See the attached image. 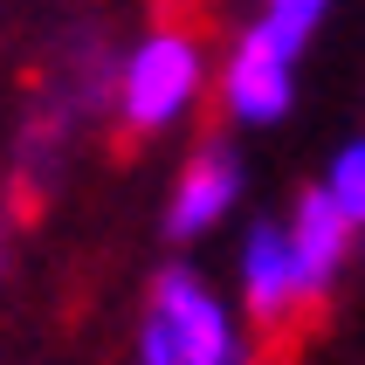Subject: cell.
Masks as SVG:
<instances>
[{"label": "cell", "mask_w": 365, "mask_h": 365, "mask_svg": "<svg viewBox=\"0 0 365 365\" xmlns=\"http://www.w3.org/2000/svg\"><path fill=\"white\" fill-rule=\"evenodd\" d=\"M207 97H214V56H207V35L186 21L145 28L110 76V118L124 138H173Z\"/></svg>", "instance_id": "1"}, {"label": "cell", "mask_w": 365, "mask_h": 365, "mask_svg": "<svg viewBox=\"0 0 365 365\" xmlns=\"http://www.w3.org/2000/svg\"><path fill=\"white\" fill-rule=\"evenodd\" d=\"M131 359L138 365H255V331L193 262H173L145 289Z\"/></svg>", "instance_id": "2"}, {"label": "cell", "mask_w": 365, "mask_h": 365, "mask_svg": "<svg viewBox=\"0 0 365 365\" xmlns=\"http://www.w3.org/2000/svg\"><path fill=\"white\" fill-rule=\"evenodd\" d=\"M235 310H242L255 331H289L310 304L304 276H297V255H289L283 214L242 227V248H235Z\"/></svg>", "instance_id": "3"}, {"label": "cell", "mask_w": 365, "mask_h": 365, "mask_svg": "<svg viewBox=\"0 0 365 365\" xmlns=\"http://www.w3.org/2000/svg\"><path fill=\"white\" fill-rule=\"evenodd\" d=\"M242 193H248V173H242L235 138H200L180 159L173 186H165V235H173V242H200V235H214L221 221H235Z\"/></svg>", "instance_id": "4"}, {"label": "cell", "mask_w": 365, "mask_h": 365, "mask_svg": "<svg viewBox=\"0 0 365 365\" xmlns=\"http://www.w3.org/2000/svg\"><path fill=\"white\" fill-rule=\"evenodd\" d=\"M283 235H289V255H297V276H304L310 304H324L331 289L351 276V255H359V227L324 200V186L310 180L283 214Z\"/></svg>", "instance_id": "5"}, {"label": "cell", "mask_w": 365, "mask_h": 365, "mask_svg": "<svg viewBox=\"0 0 365 365\" xmlns=\"http://www.w3.org/2000/svg\"><path fill=\"white\" fill-rule=\"evenodd\" d=\"M324 21H331V0H262V7L242 21L235 41H248V48H262V56H276V62H289V69H304L310 41L324 35Z\"/></svg>", "instance_id": "6"}, {"label": "cell", "mask_w": 365, "mask_h": 365, "mask_svg": "<svg viewBox=\"0 0 365 365\" xmlns=\"http://www.w3.org/2000/svg\"><path fill=\"white\" fill-rule=\"evenodd\" d=\"M317 186H324V200L359 227V242H365V131H359V138H345V145L324 159Z\"/></svg>", "instance_id": "7"}, {"label": "cell", "mask_w": 365, "mask_h": 365, "mask_svg": "<svg viewBox=\"0 0 365 365\" xmlns=\"http://www.w3.org/2000/svg\"><path fill=\"white\" fill-rule=\"evenodd\" d=\"M0 269H7V221H0Z\"/></svg>", "instance_id": "8"}, {"label": "cell", "mask_w": 365, "mask_h": 365, "mask_svg": "<svg viewBox=\"0 0 365 365\" xmlns=\"http://www.w3.org/2000/svg\"><path fill=\"white\" fill-rule=\"evenodd\" d=\"M173 7H193V0H173Z\"/></svg>", "instance_id": "9"}]
</instances>
